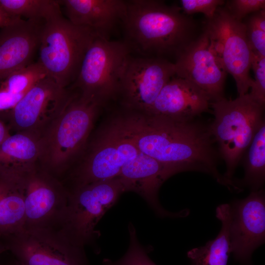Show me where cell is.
Returning a JSON list of instances; mask_svg holds the SVG:
<instances>
[{
  "label": "cell",
  "mask_w": 265,
  "mask_h": 265,
  "mask_svg": "<svg viewBox=\"0 0 265 265\" xmlns=\"http://www.w3.org/2000/svg\"><path fill=\"white\" fill-rule=\"evenodd\" d=\"M116 118L139 151L163 164L174 175L185 171L207 173L229 190L238 191L234 181L218 170L219 155L210 125L196 119L178 120L131 111Z\"/></svg>",
  "instance_id": "cell-1"
},
{
  "label": "cell",
  "mask_w": 265,
  "mask_h": 265,
  "mask_svg": "<svg viewBox=\"0 0 265 265\" xmlns=\"http://www.w3.org/2000/svg\"><path fill=\"white\" fill-rule=\"evenodd\" d=\"M73 93L47 77L26 93L13 108L0 113L8 120L10 130L41 137Z\"/></svg>",
  "instance_id": "cell-12"
},
{
  "label": "cell",
  "mask_w": 265,
  "mask_h": 265,
  "mask_svg": "<svg viewBox=\"0 0 265 265\" xmlns=\"http://www.w3.org/2000/svg\"><path fill=\"white\" fill-rule=\"evenodd\" d=\"M101 106L73 93L40 137V167L58 179L84 149Z\"/></svg>",
  "instance_id": "cell-3"
},
{
  "label": "cell",
  "mask_w": 265,
  "mask_h": 265,
  "mask_svg": "<svg viewBox=\"0 0 265 265\" xmlns=\"http://www.w3.org/2000/svg\"><path fill=\"white\" fill-rule=\"evenodd\" d=\"M25 94H14L0 88V113L13 108Z\"/></svg>",
  "instance_id": "cell-31"
},
{
  "label": "cell",
  "mask_w": 265,
  "mask_h": 265,
  "mask_svg": "<svg viewBox=\"0 0 265 265\" xmlns=\"http://www.w3.org/2000/svg\"><path fill=\"white\" fill-rule=\"evenodd\" d=\"M174 64L175 76L197 85L211 103L224 98L227 72L212 50L204 30L177 55Z\"/></svg>",
  "instance_id": "cell-15"
},
{
  "label": "cell",
  "mask_w": 265,
  "mask_h": 265,
  "mask_svg": "<svg viewBox=\"0 0 265 265\" xmlns=\"http://www.w3.org/2000/svg\"><path fill=\"white\" fill-rule=\"evenodd\" d=\"M181 11L162 0H127L125 42L144 56L176 57L200 34L195 20Z\"/></svg>",
  "instance_id": "cell-2"
},
{
  "label": "cell",
  "mask_w": 265,
  "mask_h": 265,
  "mask_svg": "<svg viewBox=\"0 0 265 265\" xmlns=\"http://www.w3.org/2000/svg\"><path fill=\"white\" fill-rule=\"evenodd\" d=\"M0 265H1L0 264ZM7 265H21L16 260V261L14 263H12L11 264Z\"/></svg>",
  "instance_id": "cell-35"
},
{
  "label": "cell",
  "mask_w": 265,
  "mask_h": 265,
  "mask_svg": "<svg viewBox=\"0 0 265 265\" xmlns=\"http://www.w3.org/2000/svg\"><path fill=\"white\" fill-rule=\"evenodd\" d=\"M125 192L118 177L68 191L66 210L58 230L80 245H94L100 235L96 225Z\"/></svg>",
  "instance_id": "cell-6"
},
{
  "label": "cell",
  "mask_w": 265,
  "mask_h": 265,
  "mask_svg": "<svg viewBox=\"0 0 265 265\" xmlns=\"http://www.w3.org/2000/svg\"><path fill=\"white\" fill-rule=\"evenodd\" d=\"M175 75L174 63L165 58L130 56L117 95L127 110L147 113L162 88Z\"/></svg>",
  "instance_id": "cell-11"
},
{
  "label": "cell",
  "mask_w": 265,
  "mask_h": 265,
  "mask_svg": "<svg viewBox=\"0 0 265 265\" xmlns=\"http://www.w3.org/2000/svg\"><path fill=\"white\" fill-rule=\"evenodd\" d=\"M21 18L11 15L0 6V27L3 28Z\"/></svg>",
  "instance_id": "cell-32"
},
{
  "label": "cell",
  "mask_w": 265,
  "mask_h": 265,
  "mask_svg": "<svg viewBox=\"0 0 265 265\" xmlns=\"http://www.w3.org/2000/svg\"><path fill=\"white\" fill-rule=\"evenodd\" d=\"M242 22L252 52L265 56V10L251 13Z\"/></svg>",
  "instance_id": "cell-27"
},
{
  "label": "cell",
  "mask_w": 265,
  "mask_h": 265,
  "mask_svg": "<svg viewBox=\"0 0 265 265\" xmlns=\"http://www.w3.org/2000/svg\"><path fill=\"white\" fill-rule=\"evenodd\" d=\"M138 152L115 118L99 132L82 160L68 174L67 190L118 177Z\"/></svg>",
  "instance_id": "cell-8"
},
{
  "label": "cell",
  "mask_w": 265,
  "mask_h": 265,
  "mask_svg": "<svg viewBox=\"0 0 265 265\" xmlns=\"http://www.w3.org/2000/svg\"><path fill=\"white\" fill-rule=\"evenodd\" d=\"M173 175V173L163 164L139 151L134 159L123 166L118 177L125 192L132 191L139 194L158 215L163 217L185 216L187 211L169 212L159 202L160 187Z\"/></svg>",
  "instance_id": "cell-17"
},
{
  "label": "cell",
  "mask_w": 265,
  "mask_h": 265,
  "mask_svg": "<svg viewBox=\"0 0 265 265\" xmlns=\"http://www.w3.org/2000/svg\"><path fill=\"white\" fill-rule=\"evenodd\" d=\"M21 265H89L84 247L53 229H22L1 238Z\"/></svg>",
  "instance_id": "cell-10"
},
{
  "label": "cell",
  "mask_w": 265,
  "mask_h": 265,
  "mask_svg": "<svg viewBox=\"0 0 265 265\" xmlns=\"http://www.w3.org/2000/svg\"><path fill=\"white\" fill-rule=\"evenodd\" d=\"M211 105L214 118L210 129L218 144L219 155L225 163L224 176L234 181L233 176L238 165L265 123V105L259 103L249 93L234 100L224 97Z\"/></svg>",
  "instance_id": "cell-4"
},
{
  "label": "cell",
  "mask_w": 265,
  "mask_h": 265,
  "mask_svg": "<svg viewBox=\"0 0 265 265\" xmlns=\"http://www.w3.org/2000/svg\"><path fill=\"white\" fill-rule=\"evenodd\" d=\"M216 217L221 222V230L217 237L204 246L187 252L190 265H227L230 251V204H223L216 209Z\"/></svg>",
  "instance_id": "cell-21"
},
{
  "label": "cell",
  "mask_w": 265,
  "mask_h": 265,
  "mask_svg": "<svg viewBox=\"0 0 265 265\" xmlns=\"http://www.w3.org/2000/svg\"><path fill=\"white\" fill-rule=\"evenodd\" d=\"M224 6L234 18L242 21L251 13L265 9V0H230Z\"/></svg>",
  "instance_id": "cell-30"
},
{
  "label": "cell",
  "mask_w": 265,
  "mask_h": 265,
  "mask_svg": "<svg viewBox=\"0 0 265 265\" xmlns=\"http://www.w3.org/2000/svg\"><path fill=\"white\" fill-rule=\"evenodd\" d=\"M48 77L37 61L9 75L0 84V88L16 94H25L41 80Z\"/></svg>",
  "instance_id": "cell-25"
},
{
  "label": "cell",
  "mask_w": 265,
  "mask_h": 265,
  "mask_svg": "<svg viewBox=\"0 0 265 265\" xmlns=\"http://www.w3.org/2000/svg\"><path fill=\"white\" fill-rule=\"evenodd\" d=\"M10 134L7 125L0 117V144Z\"/></svg>",
  "instance_id": "cell-33"
},
{
  "label": "cell",
  "mask_w": 265,
  "mask_h": 265,
  "mask_svg": "<svg viewBox=\"0 0 265 265\" xmlns=\"http://www.w3.org/2000/svg\"><path fill=\"white\" fill-rule=\"evenodd\" d=\"M130 243L125 254L119 259L112 261L104 259L103 265H157L150 259L147 251L140 243L135 228L130 223L128 226Z\"/></svg>",
  "instance_id": "cell-26"
},
{
  "label": "cell",
  "mask_w": 265,
  "mask_h": 265,
  "mask_svg": "<svg viewBox=\"0 0 265 265\" xmlns=\"http://www.w3.org/2000/svg\"><path fill=\"white\" fill-rule=\"evenodd\" d=\"M95 37L89 29L60 16L45 25L38 61L48 77L67 88L75 80L86 51Z\"/></svg>",
  "instance_id": "cell-5"
},
{
  "label": "cell",
  "mask_w": 265,
  "mask_h": 265,
  "mask_svg": "<svg viewBox=\"0 0 265 265\" xmlns=\"http://www.w3.org/2000/svg\"><path fill=\"white\" fill-rule=\"evenodd\" d=\"M210 105L209 97L197 85L175 76L162 88L147 114L192 120L207 111Z\"/></svg>",
  "instance_id": "cell-18"
},
{
  "label": "cell",
  "mask_w": 265,
  "mask_h": 265,
  "mask_svg": "<svg viewBox=\"0 0 265 265\" xmlns=\"http://www.w3.org/2000/svg\"><path fill=\"white\" fill-rule=\"evenodd\" d=\"M230 251L242 265L251 264L253 252L265 240V197L261 189L230 205Z\"/></svg>",
  "instance_id": "cell-14"
},
{
  "label": "cell",
  "mask_w": 265,
  "mask_h": 265,
  "mask_svg": "<svg viewBox=\"0 0 265 265\" xmlns=\"http://www.w3.org/2000/svg\"><path fill=\"white\" fill-rule=\"evenodd\" d=\"M25 212L21 185L0 178V238L23 228Z\"/></svg>",
  "instance_id": "cell-22"
},
{
  "label": "cell",
  "mask_w": 265,
  "mask_h": 265,
  "mask_svg": "<svg viewBox=\"0 0 265 265\" xmlns=\"http://www.w3.org/2000/svg\"><path fill=\"white\" fill-rule=\"evenodd\" d=\"M59 0H0V6L9 14L46 22L62 15Z\"/></svg>",
  "instance_id": "cell-24"
},
{
  "label": "cell",
  "mask_w": 265,
  "mask_h": 265,
  "mask_svg": "<svg viewBox=\"0 0 265 265\" xmlns=\"http://www.w3.org/2000/svg\"><path fill=\"white\" fill-rule=\"evenodd\" d=\"M21 186L25 208L23 229L58 230L69 197L62 183L40 166L27 176Z\"/></svg>",
  "instance_id": "cell-13"
},
{
  "label": "cell",
  "mask_w": 265,
  "mask_h": 265,
  "mask_svg": "<svg viewBox=\"0 0 265 265\" xmlns=\"http://www.w3.org/2000/svg\"><path fill=\"white\" fill-rule=\"evenodd\" d=\"M7 251L4 243L2 239L0 238V254L3 252Z\"/></svg>",
  "instance_id": "cell-34"
},
{
  "label": "cell",
  "mask_w": 265,
  "mask_h": 265,
  "mask_svg": "<svg viewBox=\"0 0 265 265\" xmlns=\"http://www.w3.org/2000/svg\"><path fill=\"white\" fill-rule=\"evenodd\" d=\"M130 53L125 42L95 37L86 51L72 87L82 97L102 106L117 96Z\"/></svg>",
  "instance_id": "cell-7"
},
{
  "label": "cell",
  "mask_w": 265,
  "mask_h": 265,
  "mask_svg": "<svg viewBox=\"0 0 265 265\" xmlns=\"http://www.w3.org/2000/svg\"><path fill=\"white\" fill-rule=\"evenodd\" d=\"M203 30L216 58L234 78L238 96L248 93L253 83L249 75L252 52L242 22L234 18L223 5L207 20Z\"/></svg>",
  "instance_id": "cell-9"
},
{
  "label": "cell",
  "mask_w": 265,
  "mask_h": 265,
  "mask_svg": "<svg viewBox=\"0 0 265 265\" xmlns=\"http://www.w3.org/2000/svg\"><path fill=\"white\" fill-rule=\"evenodd\" d=\"M251 68L253 70L255 80L249 94L259 103H265V56L252 52Z\"/></svg>",
  "instance_id": "cell-28"
},
{
  "label": "cell",
  "mask_w": 265,
  "mask_h": 265,
  "mask_svg": "<svg viewBox=\"0 0 265 265\" xmlns=\"http://www.w3.org/2000/svg\"><path fill=\"white\" fill-rule=\"evenodd\" d=\"M225 3L223 0H181L180 7L186 15L201 13L209 20L213 17L217 8Z\"/></svg>",
  "instance_id": "cell-29"
},
{
  "label": "cell",
  "mask_w": 265,
  "mask_h": 265,
  "mask_svg": "<svg viewBox=\"0 0 265 265\" xmlns=\"http://www.w3.org/2000/svg\"><path fill=\"white\" fill-rule=\"evenodd\" d=\"M46 22L20 18L0 30V83L33 63Z\"/></svg>",
  "instance_id": "cell-16"
},
{
  "label": "cell",
  "mask_w": 265,
  "mask_h": 265,
  "mask_svg": "<svg viewBox=\"0 0 265 265\" xmlns=\"http://www.w3.org/2000/svg\"><path fill=\"white\" fill-rule=\"evenodd\" d=\"M243 156L244 176L236 183L240 188V186H244L252 191L260 190L265 181V123L257 132Z\"/></svg>",
  "instance_id": "cell-23"
},
{
  "label": "cell",
  "mask_w": 265,
  "mask_h": 265,
  "mask_svg": "<svg viewBox=\"0 0 265 265\" xmlns=\"http://www.w3.org/2000/svg\"><path fill=\"white\" fill-rule=\"evenodd\" d=\"M40 137L26 132L10 134L0 144V178L21 185L40 166Z\"/></svg>",
  "instance_id": "cell-20"
},
{
  "label": "cell",
  "mask_w": 265,
  "mask_h": 265,
  "mask_svg": "<svg viewBox=\"0 0 265 265\" xmlns=\"http://www.w3.org/2000/svg\"><path fill=\"white\" fill-rule=\"evenodd\" d=\"M59 1L72 24L89 29L97 37L107 40L115 26L122 23L127 10V0Z\"/></svg>",
  "instance_id": "cell-19"
}]
</instances>
